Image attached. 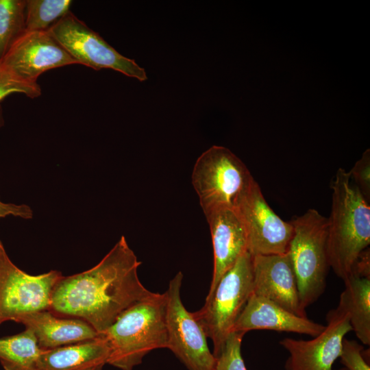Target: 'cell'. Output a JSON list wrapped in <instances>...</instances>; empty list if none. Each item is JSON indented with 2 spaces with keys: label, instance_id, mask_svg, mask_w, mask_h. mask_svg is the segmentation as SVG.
Masks as SVG:
<instances>
[{
  "label": "cell",
  "instance_id": "52a82bcc",
  "mask_svg": "<svg viewBox=\"0 0 370 370\" xmlns=\"http://www.w3.org/2000/svg\"><path fill=\"white\" fill-rule=\"evenodd\" d=\"M48 31L77 64L95 70L112 69L140 82L147 79L143 68L119 53L71 11Z\"/></svg>",
  "mask_w": 370,
  "mask_h": 370
},
{
  "label": "cell",
  "instance_id": "5bb4252c",
  "mask_svg": "<svg viewBox=\"0 0 370 370\" xmlns=\"http://www.w3.org/2000/svg\"><path fill=\"white\" fill-rule=\"evenodd\" d=\"M324 328L322 324L308 317H299L269 299L251 293L232 332L246 334L254 330H269L314 337Z\"/></svg>",
  "mask_w": 370,
  "mask_h": 370
},
{
  "label": "cell",
  "instance_id": "277c9868",
  "mask_svg": "<svg viewBox=\"0 0 370 370\" xmlns=\"http://www.w3.org/2000/svg\"><path fill=\"white\" fill-rule=\"evenodd\" d=\"M191 179L205 216L219 210H235L255 180L241 159L217 145L197 158Z\"/></svg>",
  "mask_w": 370,
  "mask_h": 370
},
{
  "label": "cell",
  "instance_id": "484cf974",
  "mask_svg": "<svg viewBox=\"0 0 370 370\" xmlns=\"http://www.w3.org/2000/svg\"><path fill=\"white\" fill-rule=\"evenodd\" d=\"M9 216L29 219L33 217V211L27 205L5 203L0 199V219Z\"/></svg>",
  "mask_w": 370,
  "mask_h": 370
},
{
  "label": "cell",
  "instance_id": "4fadbf2b",
  "mask_svg": "<svg viewBox=\"0 0 370 370\" xmlns=\"http://www.w3.org/2000/svg\"><path fill=\"white\" fill-rule=\"evenodd\" d=\"M252 270V294L299 317H307L306 310L301 306L297 282L288 252L253 256Z\"/></svg>",
  "mask_w": 370,
  "mask_h": 370
},
{
  "label": "cell",
  "instance_id": "ac0fdd59",
  "mask_svg": "<svg viewBox=\"0 0 370 370\" xmlns=\"http://www.w3.org/2000/svg\"><path fill=\"white\" fill-rule=\"evenodd\" d=\"M345 289L339 303L349 314V323L357 338L370 345V278L350 275L343 280Z\"/></svg>",
  "mask_w": 370,
  "mask_h": 370
},
{
  "label": "cell",
  "instance_id": "4316f807",
  "mask_svg": "<svg viewBox=\"0 0 370 370\" xmlns=\"http://www.w3.org/2000/svg\"><path fill=\"white\" fill-rule=\"evenodd\" d=\"M350 275L370 278V251L369 247L363 250L359 255Z\"/></svg>",
  "mask_w": 370,
  "mask_h": 370
},
{
  "label": "cell",
  "instance_id": "7c38bea8",
  "mask_svg": "<svg viewBox=\"0 0 370 370\" xmlns=\"http://www.w3.org/2000/svg\"><path fill=\"white\" fill-rule=\"evenodd\" d=\"M0 60L32 84H36L39 76L49 70L77 64L49 31H25Z\"/></svg>",
  "mask_w": 370,
  "mask_h": 370
},
{
  "label": "cell",
  "instance_id": "7402d4cb",
  "mask_svg": "<svg viewBox=\"0 0 370 370\" xmlns=\"http://www.w3.org/2000/svg\"><path fill=\"white\" fill-rule=\"evenodd\" d=\"M245 334L241 332H230L220 354L216 357L214 370H247L241 354Z\"/></svg>",
  "mask_w": 370,
  "mask_h": 370
},
{
  "label": "cell",
  "instance_id": "83f0119b",
  "mask_svg": "<svg viewBox=\"0 0 370 370\" xmlns=\"http://www.w3.org/2000/svg\"><path fill=\"white\" fill-rule=\"evenodd\" d=\"M3 123H4V120H3V110L0 104V127L3 125Z\"/></svg>",
  "mask_w": 370,
  "mask_h": 370
},
{
  "label": "cell",
  "instance_id": "9a60e30c",
  "mask_svg": "<svg viewBox=\"0 0 370 370\" xmlns=\"http://www.w3.org/2000/svg\"><path fill=\"white\" fill-rule=\"evenodd\" d=\"M206 218L214 256L212 277L206 299L212 295L222 276L247 251L245 229L236 210H219L206 215Z\"/></svg>",
  "mask_w": 370,
  "mask_h": 370
},
{
  "label": "cell",
  "instance_id": "cb8c5ba5",
  "mask_svg": "<svg viewBox=\"0 0 370 370\" xmlns=\"http://www.w3.org/2000/svg\"><path fill=\"white\" fill-rule=\"evenodd\" d=\"M362 351L363 346L357 341L343 338L339 358L347 370H370Z\"/></svg>",
  "mask_w": 370,
  "mask_h": 370
},
{
  "label": "cell",
  "instance_id": "5b68a950",
  "mask_svg": "<svg viewBox=\"0 0 370 370\" xmlns=\"http://www.w3.org/2000/svg\"><path fill=\"white\" fill-rule=\"evenodd\" d=\"M294 234L288 254L296 276L301 306L306 310L324 292L330 265L328 218L309 209L291 221Z\"/></svg>",
  "mask_w": 370,
  "mask_h": 370
},
{
  "label": "cell",
  "instance_id": "3957f363",
  "mask_svg": "<svg viewBox=\"0 0 370 370\" xmlns=\"http://www.w3.org/2000/svg\"><path fill=\"white\" fill-rule=\"evenodd\" d=\"M165 293H154L124 310L102 335L110 349L107 361L133 370L150 352L167 347Z\"/></svg>",
  "mask_w": 370,
  "mask_h": 370
},
{
  "label": "cell",
  "instance_id": "2e32d148",
  "mask_svg": "<svg viewBox=\"0 0 370 370\" xmlns=\"http://www.w3.org/2000/svg\"><path fill=\"white\" fill-rule=\"evenodd\" d=\"M16 322L33 332L42 349L86 341L101 335L82 319L59 316L49 310L27 314Z\"/></svg>",
  "mask_w": 370,
  "mask_h": 370
},
{
  "label": "cell",
  "instance_id": "d4e9b609",
  "mask_svg": "<svg viewBox=\"0 0 370 370\" xmlns=\"http://www.w3.org/2000/svg\"><path fill=\"white\" fill-rule=\"evenodd\" d=\"M351 177L355 181L361 194L369 202L370 197V152L366 150L362 158L358 160L350 172Z\"/></svg>",
  "mask_w": 370,
  "mask_h": 370
},
{
  "label": "cell",
  "instance_id": "8992f818",
  "mask_svg": "<svg viewBox=\"0 0 370 370\" xmlns=\"http://www.w3.org/2000/svg\"><path fill=\"white\" fill-rule=\"evenodd\" d=\"M253 288L252 257L242 254L222 276L204 306L193 314L213 343L217 357L243 310Z\"/></svg>",
  "mask_w": 370,
  "mask_h": 370
},
{
  "label": "cell",
  "instance_id": "44dd1931",
  "mask_svg": "<svg viewBox=\"0 0 370 370\" xmlns=\"http://www.w3.org/2000/svg\"><path fill=\"white\" fill-rule=\"evenodd\" d=\"M25 32V1L0 0V60Z\"/></svg>",
  "mask_w": 370,
  "mask_h": 370
},
{
  "label": "cell",
  "instance_id": "9c48e42d",
  "mask_svg": "<svg viewBox=\"0 0 370 370\" xmlns=\"http://www.w3.org/2000/svg\"><path fill=\"white\" fill-rule=\"evenodd\" d=\"M60 271L32 275L20 269L9 258L0 241V324L22 316L49 310Z\"/></svg>",
  "mask_w": 370,
  "mask_h": 370
},
{
  "label": "cell",
  "instance_id": "d6986e66",
  "mask_svg": "<svg viewBox=\"0 0 370 370\" xmlns=\"http://www.w3.org/2000/svg\"><path fill=\"white\" fill-rule=\"evenodd\" d=\"M41 352L34 334L28 328L0 338V363L4 370H37Z\"/></svg>",
  "mask_w": 370,
  "mask_h": 370
},
{
  "label": "cell",
  "instance_id": "f1b7e54d",
  "mask_svg": "<svg viewBox=\"0 0 370 370\" xmlns=\"http://www.w3.org/2000/svg\"><path fill=\"white\" fill-rule=\"evenodd\" d=\"M103 367V366H99V367L91 368V369H87V370H102Z\"/></svg>",
  "mask_w": 370,
  "mask_h": 370
},
{
  "label": "cell",
  "instance_id": "e0dca14e",
  "mask_svg": "<svg viewBox=\"0 0 370 370\" xmlns=\"http://www.w3.org/2000/svg\"><path fill=\"white\" fill-rule=\"evenodd\" d=\"M110 352L109 344L102 334L86 341L42 349L37 370H87L104 366Z\"/></svg>",
  "mask_w": 370,
  "mask_h": 370
},
{
  "label": "cell",
  "instance_id": "6da1fadb",
  "mask_svg": "<svg viewBox=\"0 0 370 370\" xmlns=\"http://www.w3.org/2000/svg\"><path fill=\"white\" fill-rule=\"evenodd\" d=\"M140 264L122 236L97 264L58 280L49 310L82 319L102 334L124 310L154 294L138 278Z\"/></svg>",
  "mask_w": 370,
  "mask_h": 370
},
{
  "label": "cell",
  "instance_id": "ffe728a7",
  "mask_svg": "<svg viewBox=\"0 0 370 370\" xmlns=\"http://www.w3.org/2000/svg\"><path fill=\"white\" fill-rule=\"evenodd\" d=\"M70 0H25V31H48L70 12Z\"/></svg>",
  "mask_w": 370,
  "mask_h": 370
},
{
  "label": "cell",
  "instance_id": "30bf717a",
  "mask_svg": "<svg viewBox=\"0 0 370 370\" xmlns=\"http://www.w3.org/2000/svg\"><path fill=\"white\" fill-rule=\"evenodd\" d=\"M235 210L245 229L247 251L252 257L288 252L293 225L271 209L256 180Z\"/></svg>",
  "mask_w": 370,
  "mask_h": 370
},
{
  "label": "cell",
  "instance_id": "603a6c76",
  "mask_svg": "<svg viewBox=\"0 0 370 370\" xmlns=\"http://www.w3.org/2000/svg\"><path fill=\"white\" fill-rule=\"evenodd\" d=\"M13 93H22L34 99L40 96L42 92L38 83L23 80L0 60V102Z\"/></svg>",
  "mask_w": 370,
  "mask_h": 370
},
{
  "label": "cell",
  "instance_id": "f546056e",
  "mask_svg": "<svg viewBox=\"0 0 370 370\" xmlns=\"http://www.w3.org/2000/svg\"><path fill=\"white\" fill-rule=\"evenodd\" d=\"M338 370H347L345 368H343V369H338Z\"/></svg>",
  "mask_w": 370,
  "mask_h": 370
},
{
  "label": "cell",
  "instance_id": "8fae6325",
  "mask_svg": "<svg viewBox=\"0 0 370 370\" xmlns=\"http://www.w3.org/2000/svg\"><path fill=\"white\" fill-rule=\"evenodd\" d=\"M324 330L310 340L286 337L280 344L289 354L285 370H333L339 358L345 336L352 330L349 314L338 302L337 307L326 315Z\"/></svg>",
  "mask_w": 370,
  "mask_h": 370
},
{
  "label": "cell",
  "instance_id": "ba28073f",
  "mask_svg": "<svg viewBox=\"0 0 370 370\" xmlns=\"http://www.w3.org/2000/svg\"><path fill=\"white\" fill-rule=\"evenodd\" d=\"M183 274L178 272L169 284L166 295L167 347L188 370H214L216 357L207 336L193 312L184 306L180 290Z\"/></svg>",
  "mask_w": 370,
  "mask_h": 370
},
{
  "label": "cell",
  "instance_id": "7a4b0ae2",
  "mask_svg": "<svg viewBox=\"0 0 370 370\" xmlns=\"http://www.w3.org/2000/svg\"><path fill=\"white\" fill-rule=\"evenodd\" d=\"M351 179L349 172L338 168L331 185L332 210L328 218V262L343 280L370 244V206Z\"/></svg>",
  "mask_w": 370,
  "mask_h": 370
}]
</instances>
